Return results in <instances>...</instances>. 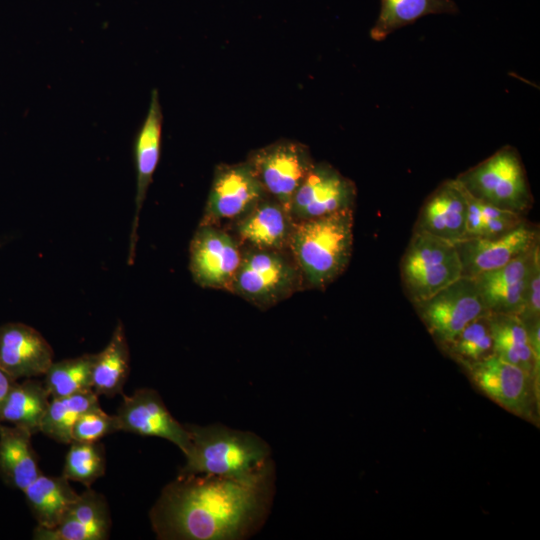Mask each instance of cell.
<instances>
[{
	"mask_svg": "<svg viewBox=\"0 0 540 540\" xmlns=\"http://www.w3.org/2000/svg\"><path fill=\"white\" fill-rule=\"evenodd\" d=\"M271 462L247 478L179 477L167 484L152 507L153 530L164 540H237L264 520L272 498Z\"/></svg>",
	"mask_w": 540,
	"mask_h": 540,
	"instance_id": "1",
	"label": "cell"
},
{
	"mask_svg": "<svg viewBox=\"0 0 540 540\" xmlns=\"http://www.w3.org/2000/svg\"><path fill=\"white\" fill-rule=\"evenodd\" d=\"M191 446L178 476L247 478L267 467L271 449L258 435L221 424H185Z\"/></svg>",
	"mask_w": 540,
	"mask_h": 540,
	"instance_id": "2",
	"label": "cell"
},
{
	"mask_svg": "<svg viewBox=\"0 0 540 540\" xmlns=\"http://www.w3.org/2000/svg\"><path fill=\"white\" fill-rule=\"evenodd\" d=\"M354 210L296 221L289 252L304 285L323 290L349 265L354 241Z\"/></svg>",
	"mask_w": 540,
	"mask_h": 540,
	"instance_id": "3",
	"label": "cell"
},
{
	"mask_svg": "<svg viewBox=\"0 0 540 540\" xmlns=\"http://www.w3.org/2000/svg\"><path fill=\"white\" fill-rule=\"evenodd\" d=\"M303 286V276L289 250L243 248L230 293L266 310Z\"/></svg>",
	"mask_w": 540,
	"mask_h": 540,
	"instance_id": "4",
	"label": "cell"
},
{
	"mask_svg": "<svg viewBox=\"0 0 540 540\" xmlns=\"http://www.w3.org/2000/svg\"><path fill=\"white\" fill-rule=\"evenodd\" d=\"M401 281L416 304L463 276L454 242L414 229L400 262Z\"/></svg>",
	"mask_w": 540,
	"mask_h": 540,
	"instance_id": "5",
	"label": "cell"
},
{
	"mask_svg": "<svg viewBox=\"0 0 540 540\" xmlns=\"http://www.w3.org/2000/svg\"><path fill=\"white\" fill-rule=\"evenodd\" d=\"M473 197L523 215L532 205V194L521 158L512 146L494 154L456 177Z\"/></svg>",
	"mask_w": 540,
	"mask_h": 540,
	"instance_id": "6",
	"label": "cell"
},
{
	"mask_svg": "<svg viewBox=\"0 0 540 540\" xmlns=\"http://www.w3.org/2000/svg\"><path fill=\"white\" fill-rule=\"evenodd\" d=\"M245 161L267 195L289 212L296 190L315 163L306 145L291 140L252 150Z\"/></svg>",
	"mask_w": 540,
	"mask_h": 540,
	"instance_id": "7",
	"label": "cell"
},
{
	"mask_svg": "<svg viewBox=\"0 0 540 540\" xmlns=\"http://www.w3.org/2000/svg\"><path fill=\"white\" fill-rule=\"evenodd\" d=\"M243 248L225 228L200 225L189 245V270L203 288L230 292L242 260Z\"/></svg>",
	"mask_w": 540,
	"mask_h": 540,
	"instance_id": "8",
	"label": "cell"
},
{
	"mask_svg": "<svg viewBox=\"0 0 540 540\" xmlns=\"http://www.w3.org/2000/svg\"><path fill=\"white\" fill-rule=\"evenodd\" d=\"M415 306L429 332L447 347L466 325L487 312L474 279L464 276Z\"/></svg>",
	"mask_w": 540,
	"mask_h": 540,
	"instance_id": "9",
	"label": "cell"
},
{
	"mask_svg": "<svg viewBox=\"0 0 540 540\" xmlns=\"http://www.w3.org/2000/svg\"><path fill=\"white\" fill-rule=\"evenodd\" d=\"M267 193L246 161L215 167L200 225H228L251 210Z\"/></svg>",
	"mask_w": 540,
	"mask_h": 540,
	"instance_id": "10",
	"label": "cell"
},
{
	"mask_svg": "<svg viewBox=\"0 0 540 540\" xmlns=\"http://www.w3.org/2000/svg\"><path fill=\"white\" fill-rule=\"evenodd\" d=\"M356 198L351 179L328 163H314L293 196L290 213L301 221L354 210Z\"/></svg>",
	"mask_w": 540,
	"mask_h": 540,
	"instance_id": "11",
	"label": "cell"
},
{
	"mask_svg": "<svg viewBox=\"0 0 540 540\" xmlns=\"http://www.w3.org/2000/svg\"><path fill=\"white\" fill-rule=\"evenodd\" d=\"M539 243V231L526 220L517 227L491 237H468L454 242L462 274L474 278L500 268Z\"/></svg>",
	"mask_w": 540,
	"mask_h": 540,
	"instance_id": "12",
	"label": "cell"
},
{
	"mask_svg": "<svg viewBox=\"0 0 540 540\" xmlns=\"http://www.w3.org/2000/svg\"><path fill=\"white\" fill-rule=\"evenodd\" d=\"M116 417L120 431L166 439L184 455L190 450V435L185 424L171 415L156 390L141 388L131 396H124Z\"/></svg>",
	"mask_w": 540,
	"mask_h": 540,
	"instance_id": "13",
	"label": "cell"
},
{
	"mask_svg": "<svg viewBox=\"0 0 540 540\" xmlns=\"http://www.w3.org/2000/svg\"><path fill=\"white\" fill-rule=\"evenodd\" d=\"M295 223L291 213L267 195L225 229L242 248L287 251Z\"/></svg>",
	"mask_w": 540,
	"mask_h": 540,
	"instance_id": "14",
	"label": "cell"
},
{
	"mask_svg": "<svg viewBox=\"0 0 540 540\" xmlns=\"http://www.w3.org/2000/svg\"><path fill=\"white\" fill-rule=\"evenodd\" d=\"M53 349L33 327L21 322L0 325V367L14 380L44 376Z\"/></svg>",
	"mask_w": 540,
	"mask_h": 540,
	"instance_id": "15",
	"label": "cell"
},
{
	"mask_svg": "<svg viewBox=\"0 0 540 540\" xmlns=\"http://www.w3.org/2000/svg\"><path fill=\"white\" fill-rule=\"evenodd\" d=\"M162 123L163 114L159 93L157 89H154L146 117L134 141L136 196L128 253L129 264L134 262L140 212L160 158Z\"/></svg>",
	"mask_w": 540,
	"mask_h": 540,
	"instance_id": "16",
	"label": "cell"
},
{
	"mask_svg": "<svg viewBox=\"0 0 540 540\" xmlns=\"http://www.w3.org/2000/svg\"><path fill=\"white\" fill-rule=\"evenodd\" d=\"M469 367L474 382L495 402L519 415L528 411L533 379L528 372L494 354Z\"/></svg>",
	"mask_w": 540,
	"mask_h": 540,
	"instance_id": "17",
	"label": "cell"
},
{
	"mask_svg": "<svg viewBox=\"0 0 540 540\" xmlns=\"http://www.w3.org/2000/svg\"><path fill=\"white\" fill-rule=\"evenodd\" d=\"M538 251L539 243L506 265L473 278L488 313L519 316L531 265Z\"/></svg>",
	"mask_w": 540,
	"mask_h": 540,
	"instance_id": "18",
	"label": "cell"
},
{
	"mask_svg": "<svg viewBox=\"0 0 540 540\" xmlns=\"http://www.w3.org/2000/svg\"><path fill=\"white\" fill-rule=\"evenodd\" d=\"M111 518L105 497L91 488L79 494L58 525L47 529L36 526V540H105Z\"/></svg>",
	"mask_w": 540,
	"mask_h": 540,
	"instance_id": "19",
	"label": "cell"
},
{
	"mask_svg": "<svg viewBox=\"0 0 540 540\" xmlns=\"http://www.w3.org/2000/svg\"><path fill=\"white\" fill-rule=\"evenodd\" d=\"M466 221V190L455 178L442 182L427 197L420 210L415 229L456 242L465 236Z\"/></svg>",
	"mask_w": 540,
	"mask_h": 540,
	"instance_id": "20",
	"label": "cell"
},
{
	"mask_svg": "<svg viewBox=\"0 0 540 540\" xmlns=\"http://www.w3.org/2000/svg\"><path fill=\"white\" fill-rule=\"evenodd\" d=\"M32 436L25 429L0 423V479L22 492L42 474Z\"/></svg>",
	"mask_w": 540,
	"mask_h": 540,
	"instance_id": "21",
	"label": "cell"
},
{
	"mask_svg": "<svg viewBox=\"0 0 540 540\" xmlns=\"http://www.w3.org/2000/svg\"><path fill=\"white\" fill-rule=\"evenodd\" d=\"M50 399L43 381L35 378L15 381L3 406L1 423L20 427L32 435L37 434Z\"/></svg>",
	"mask_w": 540,
	"mask_h": 540,
	"instance_id": "22",
	"label": "cell"
},
{
	"mask_svg": "<svg viewBox=\"0 0 540 540\" xmlns=\"http://www.w3.org/2000/svg\"><path fill=\"white\" fill-rule=\"evenodd\" d=\"M489 324L493 340V354L516 365L533 377L539 363L530 347L527 329L516 314L489 313Z\"/></svg>",
	"mask_w": 540,
	"mask_h": 540,
	"instance_id": "23",
	"label": "cell"
},
{
	"mask_svg": "<svg viewBox=\"0 0 540 540\" xmlns=\"http://www.w3.org/2000/svg\"><path fill=\"white\" fill-rule=\"evenodd\" d=\"M23 493L37 526L47 529L59 524L79 496L62 475L50 477L40 474Z\"/></svg>",
	"mask_w": 540,
	"mask_h": 540,
	"instance_id": "24",
	"label": "cell"
},
{
	"mask_svg": "<svg viewBox=\"0 0 540 540\" xmlns=\"http://www.w3.org/2000/svg\"><path fill=\"white\" fill-rule=\"evenodd\" d=\"M129 370V347L124 325L119 321L107 346L94 356L92 390L98 396L122 394Z\"/></svg>",
	"mask_w": 540,
	"mask_h": 540,
	"instance_id": "25",
	"label": "cell"
},
{
	"mask_svg": "<svg viewBox=\"0 0 540 540\" xmlns=\"http://www.w3.org/2000/svg\"><path fill=\"white\" fill-rule=\"evenodd\" d=\"M458 12L459 8L453 0H381L380 12L371 28L370 37L382 41L426 15Z\"/></svg>",
	"mask_w": 540,
	"mask_h": 540,
	"instance_id": "26",
	"label": "cell"
},
{
	"mask_svg": "<svg viewBox=\"0 0 540 540\" xmlns=\"http://www.w3.org/2000/svg\"><path fill=\"white\" fill-rule=\"evenodd\" d=\"M99 405L98 395L93 390L51 398L40 432L59 443L70 444L72 430L78 418Z\"/></svg>",
	"mask_w": 540,
	"mask_h": 540,
	"instance_id": "27",
	"label": "cell"
},
{
	"mask_svg": "<svg viewBox=\"0 0 540 540\" xmlns=\"http://www.w3.org/2000/svg\"><path fill=\"white\" fill-rule=\"evenodd\" d=\"M95 354H83L50 365L44 385L51 398H60L92 390V366Z\"/></svg>",
	"mask_w": 540,
	"mask_h": 540,
	"instance_id": "28",
	"label": "cell"
},
{
	"mask_svg": "<svg viewBox=\"0 0 540 540\" xmlns=\"http://www.w3.org/2000/svg\"><path fill=\"white\" fill-rule=\"evenodd\" d=\"M106 459L102 443L72 441L66 454L62 476L87 488L105 473Z\"/></svg>",
	"mask_w": 540,
	"mask_h": 540,
	"instance_id": "29",
	"label": "cell"
},
{
	"mask_svg": "<svg viewBox=\"0 0 540 540\" xmlns=\"http://www.w3.org/2000/svg\"><path fill=\"white\" fill-rule=\"evenodd\" d=\"M489 313L471 321L448 346L450 350L468 365L493 354V340L489 324Z\"/></svg>",
	"mask_w": 540,
	"mask_h": 540,
	"instance_id": "30",
	"label": "cell"
},
{
	"mask_svg": "<svg viewBox=\"0 0 540 540\" xmlns=\"http://www.w3.org/2000/svg\"><path fill=\"white\" fill-rule=\"evenodd\" d=\"M117 431L120 428L116 415L105 413L99 405L78 418L72 430V441L97 442Z\"/></svg>",
	"mask_w": 540,
	"mask_h": 540,
	"instance_id": "31",
	"label": "cell"
},
{
	"mask_svg": "<svg viewBox=\"0 0 540 540\" xmlns=\"http://www.w3.org/2000/svg\"><path fill=\"white\" fill-rule=\"evenodd\" d=\"M540 314V251L533 259L526 283L523 306L519 317L525 322L539 319Z\"/></svg>",
	"mask_w": 540,
	"mask_h": 540,
	"instance_id": "32",
	"label": "cell"
},
{
	"mask_svg": "<svg viewBox=\"0 0 540 540\" xmlns=\"http://www.w3.org/2000/svg\"><path fill=\"white\" fill-rule=\"evenodd\" d=\"M15 381L0 367V423L3 406Z\"/></svg>",
	"mask_w": 540,
	"mask_h": 540,
	"instance_id": "33",
	"label": "cell"
}]
</instances>
